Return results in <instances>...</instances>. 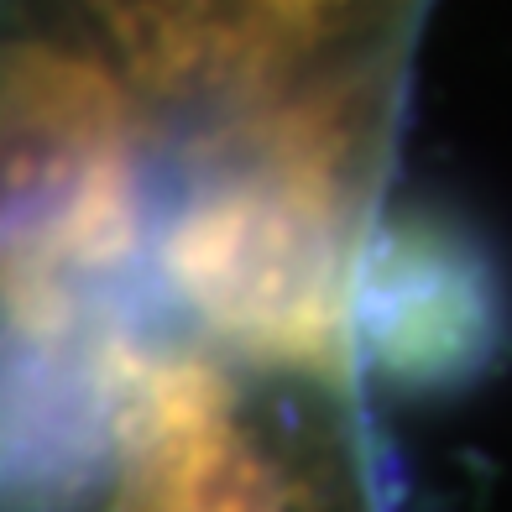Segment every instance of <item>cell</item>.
Here are the masks:
<instances>
[{"label": "cell", "instance_id": "6da1fadb", "mask_svg": "<svg viewBox=\"0 0 512 512\" xmlns=\"http://www.w3.org/2000/svg\"><path fill=\"white\" fill-rule=\"evenodd\" d=\"M21 512H377L340 398L199 335L16 345Z\"/></svg>", "mask_w": 512, "mask_h": 512}, {"label": "cell", "instance_id": "3957f363", "mask_svg": "<svg viewBox=\"0 0 512 512\" xmlns=\"http://www.w3.org/2000/svg\"><path fill=\"white\" fill-rule=\"evenodd\" d=\"M361 335L392 371H439L481 335L476 267L439 230H392L361 256Z\"/></svg>", "mask_w": 512, "mask_h": 512}, {"label": "cell", "instance_id": "5b68a950", "mask_svg": "<svg viewBox=\"0 0 512 512\" xmlns=\"http://www.w3.org/2000/svg\"><path fill=\"white\" fill-rule=\"evenodd\" d=\"M262 6L283 21V27H293V32H309V27H324L335 11H345L351 0H262Z\"/></svg>", "mask_w": 512, "mask_h": 512}, {"label": "cell", "instance_id": "7a4b0ae2", "mask_svg": "<svg viewBox=\"0 0 512 512\" xmlns=\"http://www.w3.org/2000/svg\"><path fill=\"white\" fill-rule=\"evenodd\" d=\"M335 152L330 136L298 131L168 215L157 277L189 335L272 371L351 382L361 262L345 246Z\"/></svg>", "mask_w": 512, "mask_h": 512}, {"label": "cell", "instance_id": "277c9868", "mask_svg": "<svg viewBox=\"0 0 512 512\" xmlns=\"http://www.w3.org/2000/svg\"><path fill=\"white\" fill-rule=\"evenodd\" d=\"M105 27L142 68V79L173 84L189 79L215 37L220 0H95Z\"/></svg>", "mask_w": 512, "mask_h": 512}]
</instances>
